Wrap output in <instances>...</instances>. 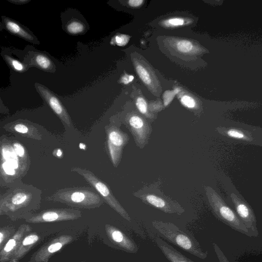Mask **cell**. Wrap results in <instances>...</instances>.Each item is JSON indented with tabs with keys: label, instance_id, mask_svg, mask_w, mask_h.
<instances>
[{
	"label": "cell",
	"instance_id": "8fae6325",
	"mask_svg": "<svg viewBox=\"0 0 262 262\" xmlns=\"http://www.w3.org/2000/svg\"><path fill=\"white\" fill-rule=\"evenodd\" d=\"M155 242L163 254L170 262H194L182 254L161 238H156Z\"/></svg>",
	"mask_w": 262,
	"mask_h": 262
},
{
	"label": "cell",
	"instance_id": "277c9868",
	"mask_svg": "<svg viewBox=\"0 0 262 262\" xmlns=\"http://www.w3.org/2000/svg\"><path fill=\"white\" fill-rule=\"evenodd\" d=\"M101 196L94 187H81L58 190L50 199L78 205H90L103 202Z\"/></svg>",
	"mask_w": 262,
	"mask_h": 262
},
{
	"label": "cell",
	"instance_id": "30bf717a",
	"mask_svg": "<svg viewBox=\"0 0 262 262\" xmlns=\"http://www.w3.org/2000/svg\"><path fill=\"white\" fill-rule=\"evenodd\" d=\"M6 130L17 133L21 135L36 140H40L41 135L38 129L33 125L25 122L17 121L7 124L4 127Z\"/></svg>",
	"mask_w": 262,
	"mask_h": 262
},
{
	"label": "cell",
	"instance_id": "603a6c76",
	"mask_svg": "<svg viewBox=\"0 0 262 262\" xmlns=\"http://www.w3.org/2000/svg\"><path fill=\"white\" fill-rule=\"evenodd\" d=\"M184 23V20L180 17H173L169 18L165 21L163 24L167 27H177L182 26Z\"/></svg>",
	"mask_w": 262,
	"mask_h": 262
},
{
	"label": "cell",
	"instance_id": "83f0119b",
	"mask_svg": "<svg viewBox=\"0 0 262 262\" xmlns=\"http://www.w3.org/2000/svg\"><path fill=\"white\" fill-rule=\"evenodd\" d=\"M38 239L37 235H33L26 237L23 242L24 245H28L36 242Z\"/></svg>",
	"mask_w": 262,
	"mask_h": 262
},
{
	"label": "cell",
	"instance_id": "836d02e7",
	"mask_svg": "<svg viewBox=\"0 0 262 262\" xmlns=\"http://www.w3.org/2000/svg\"><path fill=\"white\" fill-rule=\"evenodd\" d=\"M62 155V150H61L60 149H58L56 150V155L57 157H61Z\"/></svg>",
	"mask_w": 262,
	"mask_h": 262
},
{
	"label": "cell",
	"instance_id": "f1b7e54d",
	"mask_svg": "<svg viewBox=\"0 0 262 262\" xmlns=\"http://www.w3.org/2000/svg\"><path fill=\"white\" fill-rule=\"evenodd\" d=\"M62 247L61 244L60 243H56L51 245L48 248V251L50 253H53L58 251Z\"/></svg>",
	"mask_w": 262,
	"mask_h": 262
},
{
	"label": "cell",
	"instance_id": "4dcf8cb0",
	"mask_svg": "<svg viewBox=\"0 0 262 262\" xmlns=\"http://www.w3.org/2000/svg\"><path fill=\"white\" fill-rule=\"evenodd\" d=\"M15 245V241L13 239H10L5 246L4 250L6 252L11 251Z\"/></svg>",
	"mask_w": 262,
	"mask_h": 262
},
{
	"label": "cell",
	"instance_id": "cb8c5ba5",
	"mask_svg": "<svg viewBox=\"0 0 262 262\" xmlns=\"http://www.w3.org/2000/svg\"><path fill=\"white\" fill-rule=\"evenodd\" d=\"M128 40V37L125 35H118L115 36L112 40V44H116L118 46H124L127 43Z\"/></svg>",
	"mask_w": 262,
	"mask_h": 262
},
{
	"label": "cell",
	"instance_id": "484cf974",
	"mask_svg": "<svg viewBox=\"0 0 262 262\" xmlns=\"http://www.w3.org/2000/svg\"><path fill=\"white\" fill-rule=\"evenodd\" d=\"M212 245L219 262H229L219 246L215 243H213Z\"/></svg>",
	"mask_w": 262,
	"mask_h": 262
},
{
	"label": "cell",
	"instance_id": "7402d4cb",
	"mask_svg": "<svg viewBox=\"0 0 262 262\" xmlns=\"http://www.w3.org/2000/svg\"><path fill=\"white\" fill-rule=\"evenodd\" d=\"M181 102L184 106L190 109H194L196 106L195 100L191 97L188 95L182 96Z\"/></svg>",
	"mask_w": 262,
	"mask_h": 262
},
{
	"label": "cell",
	"instance_id": "2e32d148",
	"mask_svg": "<svg viewBox=\"0 0 262 262\" xmlns=\"http://www.w3.org/2000/svg\"><path fill=\"white\" fill-rule=\"evenodd\" d=\"M66 30L69 33L76 35L83 33L85 30V27L81 21L73 19L67 24Z\"/></svg>",
	"mask_w": 262,
	"mask_h": 262
},
{
	"label": "cell",
	"instance_id": "4fadbf2b",
	"mask_svg": "<svg viewBox=\"0 0 262 262\" xmlns=\"http://www.w3.org/2000/svg\"><path fill=\"white\" fill-rule=\"evenodd\" d=\"M3 21L6 29L10 33L31 42L35 43L36 41L35 36L14 20L4 17Z\"/></svg>",
	"mask_w": 262,
	"mask_h": 262
},
{
	"label": "cell",
	"instance_id": "d590c367",
	"mask_svg": "<svg viewBox=\"0 0 262 262\" xmlns=\"http://www.w3.org/2000/svg\"><path fill=\"white\" fill-rule=\"evenodd\" d=\"M0 235H1V240H0V243H1L2 241H3V234L2 233H0Z\"/></svg>",
	"mask_w": 262,
	"mask_h": 262
},
{
	"label": "cell",
	"instance_id": "f546056e",
	"mask_svg": "<svg viewBox=\"0 0 262 262\" xmlns=\"http://www.w3.org/2000/svg\"><path fill=\"white\" fill-rule=\"evenodd\" d=\"M134 79V76L132 75H128L127 74L124 75L121 78V82L126 84L132 81Z\"/></svg>",
	"mask_w": 262,
	"mask_h": 262
},
{
	"label": "cell",
	"instance_id": "5b68a950",
	"mask_svg": "<svg viewBox=\"0 0 262 262\" xmlns=\"http://www.w3.org/2000/svg\"><path fill=\"white\" fill-rule=\"evenodd\" d=\"M71 170L81 176L91 186L94 187L103 199L113 208L117 211L122 217L128 221L130 217L126 210L115 198L108 186L92 172L77 167H73Z\"/></svg>",
	"mask_w": 262,
	"mask_h": 262
},
{
	"label": "cell",
	"instance_id": "9a60e30c",
	"mask_svg": "<svg viewBox=\"0 0 262 262\" xmlns=\"http://www.w3.org/2000/svg\"><path fill=\"white\" fill-rule=\"evenodd\" d=\"M216 130L220 134L229 138L250 142L253 138L251 134L242 129L236 128L218 127Z\"/></svg>",
	"mask_w": 262,
	"mask_h": 262
},
{
	"label": "cell",
	"instance_id": "4316f807",
	"mask_svg": "<svg viewBox=\"0 0 262 262\" xmlns=\"http://www.w3.org/2000/svg\"><path fill=\"white\" fill-rule=\"evenodd\" d=\"M59 217L57 212L55 211H47L42 215V219L47 222H51L56 220Z\"/></svg>",
	"mask_w": 262,
	"mask_h": 262
},
{
	"label": "cell",
	"instance_id": "7a4b0ae2",
	"mask_svg": "<svg viewBox=\"0 0 262 262\" xmlns=\"http://www.w3.org/2000/svg\"><path fill=\"white\" fill-rule=\"evenodd\" d=\"M160 184L157 182L144 186L133 194L145 204L165 213L181 214L184 212V209L178 202L163 193L160 189Z\"/></svg>",
	"mask_w": 262,
	"mask_h": 262
},
{
	"label": "cell",
	"instance_id": "52a82bcc",
	"mask_svg": "<svg viewBox=\"0 0 262 262\" xmlns=\"http://www.w3.org/2000/svg\"><path fill=\"white\" fill-rule=\"evenodd\" d=\"M107 145L112 163L117 167L121 159L122 149L129 141L128 135L115 125L105 127Z\"/></svg>",
	"mask_w": 262,
	"mask_h": 262
},
{
	"label": "cell",
	"instance_id": "d6a6232c",
	"mask_svg": "<svg viewBox=\"0 0 262 262\" xmlns=\"http://www.w3.org/2000/svg\"><path fill=\"white\" fill-rule=\"evenodd\" d=\"M9 2L13 3L14 4H17V5H23L26 4L30 2V1L28 0H12L10 1L9 0Z\"/></svg>",
	"mask_w": 262,
	"mask_h": 262
},
{
	"label": "cell",
	"instance_id": "1f68e13d",
	"mask_svg": "<svg viewBox=\"0 0 262 262\" xmlns=\"http://www.w3.org/2000/svg\"><path fill=\"white\" fill-rule=\"evenodd\" d=\"M143 1L142 0H131L128 2V5L133 7H139L142 4Z\"/></svg>",
	"mask_w": 262,
	"mask_h": 262
},
{
	"label": "cell",
	"instance_id": "9c48e42d",
	"mask_svg": "<svg viewBox=\"0 0 262 262\" xmlns=\"http://www.w3.org/2000/svg\"><path fill=\"white\" fill-rule=\"evenodd\" d=\"M35 87L42 98L60 120L68 126H72L71 119L58 98L42 85L35 83Z\"/></svg>",
	"mask_w": 262,
	"mask_h": 262
},
{
	"label": "cell",
	"instance_id": "ba28073f",
	"mask_svg": "<svg viewBox=\"0 0 262 262\" xmlns=\"http://www.w3.org/2000/svg\"><path fill=\"white\" fill-rule=\"evenodd\" d=\"M236 214L248 228L251 236H257L258 231L254 213L246 202L234 193L230 194Z\"/></svg>",
	"mask_w": 262,
	"mask_h": 262
},
{
	"label": "cell",
	"instance_id": "e0dca14e",
	"mask_svg": "<svg viewBox=\"0 0 262 262\" xmlns=\"http://www.w3.org/2000/svg\"><path fill=\"white\" fill-rule=\"evenodd\" d=\"M136 71L142 81L147 85H151L152 79L148 71L142 65L136 64Z\"/></svg>",
	"mask_w": 262,
	"mask_h": 262
},
{
	"label": "cell",
	"instance_id": "6da1fadb",
	"mask_svg": "<svg viewBox=\"0 0 262 262\" xmlns=\"http://www.w3.org/2000/svg\"><path fill=\"white\" fill-rule=\"evenodd\" d=\"M152 224L165 238L184 251L202 259L207 257V252L203 250L198 241L176 225L160 221H154Z\"/></svg>",
	"mask_w": 262,
	"mask_h": 262
},
{
	"label": "cell",
	"instance_id": "5bb4252c",
	"mask_svg": "<svg viewBox=\"0 0 262 262\" xmlns=\"http://www.w3.org/2000/svg\"><path fill=\"white\" fill-rule=\"evenodd\" d=\"M30 64L47 72H54L55 70V66L51 59L41 53H34L30 59Z\"/></svg>",
	"mask_w": 262,
	"mask_h": 262
},
{
	"label": "cell",
	"instance_id": "8992f818",
	"mask_svg": "<svg viewBox=\"0 0 262 262\" xmlns=\"http://www.w3.org/2000/svg\"><path fill=\"white\" fill-rule=\"evenodd\" d=\"M123 123L133 135L137 146L143 148L148 143L152 132L150 123L137 113L127 114Z\"/></svg>",
	"mask_w": 262,
	"mask_h": 262
},
{
	"label": "cell",
	"instance_id": "44dd1931",
	"mask_svg": "<svg viewBox=\"0 0 262 262\" xmlns=\"http://www.w3.org/2000/svg\"><path fill=\"white\" fill-rule=\"evenodd\" d=\"M13 147L16 155L21 159L28 160L26 150L24 146L17 142L13 143Z\"/></svg>",
	"mask_w": 262,
	"mask_h": 262
},
{
	"label": "cell",
	"instance_id": "7c38bea8",
	"mask_svg": "<svg viewBox=\"0 0 262 262\" xmlns=\"http://www.w3.org/2000/svg\"><path fill=\"white\" fill-rule=\"evenodd\" d=\"M111 237L127 252L135 253L138 251V247L135 242L121 231L114 229L111 233Z\"/></svg>",
	"mask_w": 262,
	"mask_h": 262
},
{
	"label": "cell",
	"instance_id": "e575fe53",
	"mask_svg": "<svg viewBox=\"0 0 262 262\" xmlns=\"http://www.w3.org/2000/svg\"><path fill=\"white\" fill-rule=\"evenodd\" d=\"M79 148L81 149L86 150V145L82 143H80L79 145Z\"/></svg>",
	"mask_w": 262,
	"mask_h": 262
},
{
	"label": "cell",
	"instance_id": "ffe728a7",
	"mask_svg": "<svg viewBox=\"0 0 262 262\" xmlns=\"http://www.w3.org/2000/svg\"><path fill=\"white\" fill-rule=\"evenodd\" d=\"M4 57L6 61L14 70L18 72H23L25 70V66L18 60L8 55H5Z\"/></svg>",
	"mask_w": 262,
	"mask_h": 262
},
{
	"label": "cell",
	"instance_id": "d6986e66",
	"mask_svg": "<svg viewBox=\"0 0 262 262\" xmlns=\"http://www.w3.org/2000/svg\"><path fill=\"white\" fill-rule=\"evenodd\" d=\"M177 49L182 53H189L193 50V45L192 43L187 40H178L176 44Z\"/></svg>",
	"mask_w": 262,
	"mask_h": 262
},
{
	"label": "cell",
	"instance_id": "ac0fdd59",
	"mask_svg": "<svg viewBox=\"0 0 262 262\" xmlns=\"http://www.w3.org/2000/svg\"><path fill=\"white\" fill-rule=\"evenodd\" d=\"M136 104L140 113L145 115L148 119L154 118V115L149 114L147 104L144 98L138 97L136 100Z\"/></svg>",
	"mask_w": 262,
	"mask_h": 262
},
{
	"label": "cell",
	"instance_id": "d4e9b609",
	"mask_svg": "<svg viewBox=\"0 0 262 262\" xmlns=\"http://www.w3.org/2000/svg\"><path fill=\"white\" fill-rule=\"evenodd\" d=\"M180 89L178 88L176 89L173 91H166L164 93L163 95L164 104L165 106L168 105L171 101L173 99V97L176 94L180 92Z\"/></svg>",
	"mask_w": 262,
	"mask_h": 262
},
{
	"label": "cell",
	"instance_id": "3957f363",
	"mask_svg": "<svg viewBox=\"0 0 262 262\" xmlns=\"http://www.w3.org/2000/svg\"><path fill=\"white\" fill-rule=\"evenodd\" d=\"M205 190L209 204L216 217L232 229L251 236L236 212L227 205L220 195L210 186H205Z\"/></svg>",
	"mask_w": 262,
	"mask_h": 262
}]
</instances>
